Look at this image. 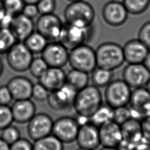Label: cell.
<instances>
[{"label": "cell", "mask_w": 150, "mask_h": 150, "mask_svg": "<svg viewBox=\"0 0 150 150\" xmlns=\"http://www.w3.org/2000/svg\"><path fill=\"white\" fill-rule=\"evenodd\" d=\"M69 1H70V2H74V1H81V0H67Z\"/></svg>", "instance_id": "cell-54"}, {"label": "cell", "mask_w": 150, "mask_h": 150, "mask_svg": "<svg viewBox=\"0 0 150 150\" xmlns=\"http://www.w3.org/2000/svg\"><path fill=\"white\" fill-rule=\"evenodd\" d=\"M49 94V91L39 82L33 84L31 98L39 102L44 101L47 100Z\"/></svg>", "instance_id": "cell-36"}, {"label": "cell", "mask_w": 150, "mask_h": 150, "mask_svg": "<svg viewBox=\"0 0 150 150\" xmlns=\"http://www.w3.org/2000/svg\"><path fill=\"white\" fill-rule=\"evenodd\" d=\"M39 13L40 15L53 13L56 8L55 0H40L37 4Z\"/></svg>", "instance_id": "cell-38"}, {"label": "cell", "mask_w": 150, "mask_h": 150, "mask_svg": "<svg viewBox=\"0 0 150 150\" xmlns=\"http://www.w3.org/2000/svg\"><path fill=\"white\" fill-rule=\"evenodd\" d=\"M23 42L34 54L41 53L48 43V40L40 33L35 30Z\"/></svg>", "instance_id": "cell-25"}, {"label": "cell", "mask_w": 150, "mask_h": 150, "mask_svg": "<svg viewBox=\"0 0 150 150\" xmlns=\"http://www.w3.org/2000/svg\"><path fill=\"white\" fill-rule=\"evenodd\" d=\"M68 63L72 69L90 74L97 67L95 50L87 43L75 47L69 52Z\"/></svg>", "instance_id": "cell-4"}, {"label": "cell", "mask_w": 150, "mask_h": 150, "mask_svg": "<svg viewBox=\"0 0 150 150\" xmlns=\"http://www.w3.org/2000/svg\"><path fill=\"white\" fill-rule=\"evenodd\" d=\"M125 62L127 63H143L150 50L140 40L133 39L122 46Z\"/></svg>", "instance_id": "cell-18"}, {"label": "cell", "mask_w": 150, "mask_h": 150, "mask_svg": "<svg viewBox=\"0 0 150 150\" xmlns=\"http://www.w3.org/2000/svg\"><path fill=\"white\" fill-rule=\"evenodd\" d=\"M123 4L128 13L138 15L147 10L150 5V0H124Z\"/></svg>", "instance_id": "cell-30"}, {"label": "cell", "mask_w": 150, "mask_h": 150, "mask_svg": "<svg viewBox=\"0 0 150 150\" xmlns=\"http://www.w3.org/2000/svg\"><path fill=\"white\" fill-rule=\"evenodd\" d=\"M13 122L11 108L9 105L0 104V131L12 125Z\"/></svg>", "instance_id": "cell-35"}, {"label": "cell", "mask_w": 150, "mask_h": 150, "mask_svg": "<svg viewBox=\"0 0 150 150\" xmlns=\"http://www.w3.org/2000/svg\"><path fill=\"white\" fill-rule=\"evenodd\" d=\"M122 80L131 88L145 87L150 79V72L143 63H127L122 73Z\"/></svg>", "instance_id": "cell-12"}, {"label": "cell", "mask_w": 150, "mask_h": 150, "mask_svg": "<svg viewBox=\"0 0 150 150\" xmlns=\"http://www.w3.org/2000/svg\"><path fill=\"white\" fill-rule=\"evenodd\" d=\"M122 140L137 146L144 141L141 120L132 117L121 125Z\"/></svg>", "instance_id": "cell-23"}, {"label": "cell", "mask_w": 150, "mask_h": 150, "mask_svg": "<svg viewBox=\"0 0 150 150\" xmlns=\"http://www.w3.org/2000/svg\"><path fill=\"white\" fill-rule=\"evenodd\" d=\"M10 108L13 122L18 124L28 123L36 111V105L30 98L15 100Z\"/></svg>", "instance_id": "cell-20"}, {"label": "cell", "mask_w": 150, "mask_h": 150, "mask_svg": "<svg viewBox=\"0 0 150 150\" xmlns=\"http://www.w3.org/2000/svg\"><path fill=\"white\" fill-rule=\"evenodd\" d=\"M53 121L46 113H36L28 122L27 133L29 137L35 141L52 134Z\"/></svg>", "instance_id": "cell-11"}, {"label": "cell", "mask_w": 150, "mask_h": 150, "mask_svg": "<svg viewBox=\"0 0 150 150\" xmlns=\"http://www.w3.org/2000/svg\"><path fill=\"white\" fill-rule=\"evenodd\" d=\"M0 150H10V145L0 137Z\"/></svg>", "instance_id": "cell-45"}, {"label": "cell", "mask_w": 150, "mask_h": 150, "mask_svg": "<svg viewBox=\"0 0 150 150\" xmlns=\"http://www.w3.org/2000/svg\"><path fill=\"white\" fill-rule=\"evenodd\" d=\"M101 15L104 22L112 27L122 25L128 18V12L123 3L111 1L104 5Z\"/></svg>", "instance_id": "cell-15"}, {"label": "cell", "mask_w": 150, "mask_h": 150, "mask_svg": "<svg viewBox=\"0 0 150 150\" xmlns=\"http://www.w3.org/2000/svg\"><path fill=\"white\" fill-rule=\"evenodd\" d=\"M33 150H64L63 144L52 134L35 141Z\"/></svg>", "instance_id": "cell-27"}, {"label": "cell", "mask_w": 150, "mask_h": 150, "mask_svg": "<svg viewBox=\"0 0 150 150\" xmlns=\"http://www.w3.org/2000/svg\"><path fill=\"white\" fill-rule=\"evenodd\" d=\"M32 81L23 76H16L8 81L6 86L15 100L29 99L32 96Z\"/></svg>", "instance_id": "cell-19"}, {"label": "cell", "mask_w": 150, "mask_h": 150, "mask_svg": "<svg viewBox=\"0 0 150 150\" xmlns=\"http://www.w3.org/2000/svg\"><path fill=\"white\" fill-rule=\"evenodd\" d=\"M97 66L114 71L125 62L122 46L113 42L100 44L95 50Z\"/></svg>", "instance_id": "cell-3"}, {"label": "cell", "mask_w": 150, "mask_h": 150, "mask_svg": "<svg viewBox=\"0 0 150 150\" xmlns=\"http://www.w3.org/2000/svg\"><path fill=\"white\" fill-rule=\"evenodd\" d=\"M92 84L98 88L105 87L113 79V71L99 67L96 68L90 73Z\"/></svg>", "instance_id": "cell-26"}, {"label": "cell", "mask_w": 150, "mask_h": 150, "mask_svg": "<svg viewBox=\"0 0 150 150\" xmlns=\"http://www.w3.org/2000/svg\"><path fill=\"white\" fill-rule=\"evenodd\" d=\"M9 28L18 41L23 42L35 31V25L33 19L21 13L13 17Z\"/></svg>", "instance_id": "cell-21"}, {"label": "cell", "mask_w": 150, "mask_h": 150, "mask_svg": "<svg viewBox=\"0 0 150 150\" xmlns=\"http://www.w3.org/2000/svg\"><path fill=\"white\" fill-rule=\"evenodd\" d=\"M143 64L145 65V66L146 67V69L150 72V50L149 51L147 56H146V57L143 62Z\"/></svg>", "instance_id": "cell-46"}, {"label": "cell", "mask_w": 150, "mask_h": 150, "mask_svg": "<svg viewBox=\"0 0 150 150\" xmlns=\"http://www.w3.org/2000/svg\"><path fill=\"white\" fill-rule=\"evenodd\" d=\"M98 150H118L117 147H108V146H102Z\"/></svg>", "instance_id": "cell-48"}, {"label": "cell", "mask_w": 150, "mask_h": 150, "mask_svg": "<svg viewBox=\"0 0 150 150\" xmlns=\"http://www.w3.org/2000/svg\"><path fill=\"white\" fill-rule=\"evenodd\" d=\"M72 86L65 83L60 88L49 92L46 100L48 105L55 111H63L73 107L77 94Z\"/></svg>", "instance_id": "cell-10"}, {"label": "cell", "mask_w": 150, "mask_h": 150, "mask_svg": "<svg viewBox=\"0 0 150 150\" xmlns=\"http://www.w3.org/2000/svg\"><path fill=\"white\" fill-rule=\"evenodd\" d=\"M134 150H150V143L144 141L138 144Z\"/></svg>", "instance_id": "cell-44"}, {"label": "cell", "mask_w": 150, "mask_h": 150, "mask_svg": "<svg viewBox=\"0 0 150 150\" xmlns=\"http://www.w3.org/2000/svg\"><path fill=\"white\" fill-rule=\"evenodd\" d=\"M5 10L3 7V4H2V0H0V18L2 15L3 13L4 12Z\"/></svg>", "instance_id": "cell-49"}, {"label": "cell", "mask_w": 150, "mask_h": 150, "mask_svg": "<svg viewBox=\"0 0 150 150\" xmlns=\"http://www.w3.org/2000/svg\"><path fill=\"white\" fill-rule=\"evenodd\" d=\"M1 131V137L9 145H11L21 138L19 129L12 125L7 127Z\"/></svg>", "instance_id": "cell-34"}, {"label": "cell", "mask_w": 150, "mask_h": 150, "mask_svg": "<svg viewBox=\"0 0 150 150\" xmlns=\"http://www.w3.org/2000/svg\"><path fill=\"white\" fill-rule=\"evenodd\" d=\"M145 87L146 88V89L148 90V91L149 92V93H150V79H149L148 82L147 83V84H146Z\"/></svg>", "instance_id": "cell-51"}, {"label": "cell", "mask_w": 150, "mask_h": 150, "mask_svg": "<svg viewBox=\"0 0 150 150\" xmlns=\"http://www.w3.org/2000/svg\"><path fill=\"white\" fill-rule=\"evenodd\" d=\"M77 150H91V149H86V148H79Z\"/></svg>", "instance_id": "cell-53"}, {"label": "cell", "mask_w": 150, "mask_h": 150, "mask_svg": "<svg viewBox=\"0 0 150 150\" xmlns=\"http://www.w3.org/2000/svg\"><path fill=\"white\" fill-rule=\"evenodd\" d=\"M17 41L9 28H0V54L6 53Z\"/></svg>", "instance_id": "cell-29"}, {"label": "cell", "mask_w": 150, "mask_h": 150, "mask_svg": "<svg viewBox=\"0 0 150 150\" xmlns=\"http://www.w3.org/2000/svg\"><path fill=\"white\" fill-rule=\"evenodd\" d=\"M111 1L116 2H120V3H123L124 0H110Z\"/></svg>", "instance_id": "cell-52"}, {"label": "cell", "mask_w": 150, "mask_h": 150, "mask_svg": "<svg viewBox=\"0 0 150 150\" xmlns=\"http://www.w3.org/2000/svg\"><path fill=\"white\" fill-rule=\"evenodd\" d=\"M128 105L134 118L141 120L150 114V93L145 87L132 90Z\"/></svg>", "instance_id": "cell-13"}, {"label": "cell", "mask_w": 150, "mask_h": 150, "mask_svg": "<svg viewBox=\"0 0 150 150\" xmlns=\"http://www.w3.org/2000/svg\"><path fill=\"white\" fill-rule=\"evenodd\" d=\"M89 74L83 71L72 69L66 74V83L79 91L88 85Z\"/></svg>", "instance_id": "cell-24"}, {"label": "cell", "mask_w": 150, "mask_h": 150, "mask_svg": "<svg viewBox=\"0 0 150 150\" xmlns=\"http://www.w3.org/2000/svg\"><path fill=\"white\" fill-rule=\"evenodd\" d=\"M93 25L81 27L64 23L58 42L63 45L69 50L83 44H86L93 36Z\"/></svg>", "instance_id": "cell-5"}, {"label": "cell", "mask_w": 150, "mask_h": 150, "mask_svg": "<svg viewBox=\"0 0 150 150\" xmlns=\"http://www.w3.org/2000/svg\"><path fill=\"white\" fill-rule=\"evenodd\" d=\"M33 54L23 42L17 41L6 53V59L9 67L16 72L29 70Z\"/></svg>", "instance_id": "cell-7"}, {"label": "cell", "mask_w": 150, "mask_h": 150, "mask_svg": "<svg viewBox=\"0 0 150 150\" xmlns=\"http://www.w3.org/2000/svg\"><path fill=\"white\" fill-rule=\"evenodd\" d=\"M141 125L144 141L150 143V114L141 120Z\"/></svg>", "instance_id": "cell-41"}, {"label": "cell", "mask_w": 150, "mask_h": 150, "mask_svg": "<svg viewBox=\"0 0 150 150\" xmlns=\"http://www.w3.org/2000/svg\"><path fill=\"white\" fill-rule=\"evenodd\" d=\"M38 80L50 92L60 88L66 83V73L62 68L49 67Z\"/></svg>", "instance_id": "cell-22"}, {"label": "cell", "mask_w": 150, "mask_h": 150, "mask_svg": "<svg viewBox=\"0 0 150 150\" xmlns=\"http://www.w3.org/2000/svg\"><path fill=\"white\" fill-rule=\"evenodd\" d=\"M49 67L46 62L40 56L33 57L29 67V70L32 76L38 79Z\"/></svg>", "instance_id": "cell-31"}, {"label": "cell", "mask_w": 150, "mask_h": 150, "mask_svg": "<svg viewBox=\"0 0 150 150\" xmlns=\"http://www.w3.org/2000/svg\"><path fill=\"white\" fill-rule=\"evenodd\" d=\"M22 13L31 19H33L36 17L39 14L36 4H25L23 8Z\"/></svg>", "instance_id": "cell-42"}, {"label": "cell", "mask_w": 150, "mask_h": 150, "mask_svg": "<svg viewBox=\"0 0 150 150\" xmlns=\"http://www.w3.org/2000/svg\"><path fill=\"white\" fill-rule=\"evenodd\" d=\"M40 0H23L25 4H37Z\"/></svg>", "instance_id": "cell-47"}, {"label": "cell", "mask_w": 150, "mask_h": 150, "mask_svg": "<svg viewBox=\"0 0 150 150\" xmlns=\"http://www.w3.org/2000/svg\"><path fill=\"white\" fill-rule=\"evenodd\" d=\"M132 117V112L127 105L113 109L112 120L120 125H121Z\"/></svg>", "instance_id": "cell-32"}, {"label": "cell", "mask_w": 150, "mask_h": 150, "mask_svg": "<svg viewBox=\"0 0 150 150\" xmlns=\"http://www.w3.org/2000/svg\"><path fill=\"white\" fill-rule=\"evenodd\" d=\"M113 108L107 104H103L90 117L89 121L99 127L112 120Z\"/></svg>", "instance_id": "cell-28"}, {"label": "cell", "mask_w": 150, "mask_h": 150, "mask_svg": "<svg viewBox=\"0 0 150 150\" xmlns=\"http://www.w3.org/2000/svg\"><path fill=\"white\" fill-rule=\"evenodd\" d=\"M135 145L127 142L124 140H121L120 143L117 146L118 150H134Z\"/></svg>", "instance_id": "cell-43"}, {"label": "cell", "mask_w": 150, "mask_h": 150, "mask_svg": "<svg viewBox=\"0 0 150 150\" xmlns=\"http://www.w3.org/2000/svg\"><path fill=\"white\" fill-rule=\"evenodd\" d=\"M63 24L54 13L40 15L35 23L36 30L50 42L59 41Z\"/></svg>", "instance_id": "cell-8"}, {"label": "cell", "mask_w": 150, "mask_h": 150, "mask_svg": "<svg viewBox=\"0 0 150 150\" xmlns=\"http://www.w3.org/2000/svg\"><path fill=\"white\" fill-rule=\"evenodd\" d=\"M80 125L75 117L62 116L53 121L52 134L63 144L76 141Z\"/></svg>", "instance_id": "cell-9"}, {"label": "cell", "mask_w": 150, "mask_h": 150, "mask_svg": "<svg viewBox=\"0 0 150 150\" xmlns=\"http://www.w3.org/2000/svg\"><path fill=\"white\" fill-rule=\"evenodd\" d=\"M12 94L6 86H0V104L9 105L12 101Z\"/></svg>", "instance_id": "cell-40"}, {"label": "cell", "mask_w": 150, "mask_h": 150, "mask_svg": "<svg viewBox=\"0 0 150 150\" xmlns=\"http://www.w3.org/2000/svg\"><path fill=\"white\" fill-rule=\"evenodd\" d=\"M138 39L150 50V21L144 23L140 28Z\"/></svg>", "instance_id": "cell-37"}, {"label": "cell", "mask_w": 150, "mask_h": 150, "mask_svg": "<svg viewBox=\"0 0 150 150\" xmlns=\"http://www.w3.org/2000/svg\"><path fill=\"white\" fill-rule=\"evenodd\" d=\"M105 87L106 104L113 109L128 105L132 89L122 79L112 80Z\"/></svg>", "instance_id": "cell-6"}, {"label": "cell", "mask_w": 150, "mask_h": 150, "mask_svg": "<svg viewBox=\"0 0 150 150\" xmlns=\"http://www.w3.org/2000/svg\"><path fill=\"white\" fill-rule=\"evenodd\" d=\"M2 4L6 12L15 16L22 13L25 4L23 0H2Z\"/></svg>", "instance_id": "cell-33"}, {"label": "cell", "mask_w": 150, "mask_h": 150, "mask_svg": "<svg viewBox=\"0 0 150 150\" xmlns=\"http://www.w3.org/2000/svg\"><path fill=\"white\" fill-rule=\"evenodd\" d=\"M100 145L117 147L122 140L121 125L111 120L98 127Z\"/></svg>", "instance_id": "cell-17"}, {"label": "cell", "mask_w": 150, "mask_h": 150, "mask_svg": "<svg viewBox=\"0 0 150 150\" xmlns=\"http://www.w3.org/2000/svg\"><path fill=\"white\" fill-rule=\"evenodd\" d=\"M4 71V64L2 60L0 58V77L2 75Z\"/></svg>", "instance_id": "cell-50"}, {"label": "cell", "mask_w": 150, "mask_h": 150, "mask_svg": "<svg viewBox=\"0 0 150 150\" xmlns=\"http://www.w3.org/2000/svg\"><path fill=\"white\" fill-rule=\"evenodd\" d=\"M10 150H33V144L25 138H20L10 145Z\"/></svg>", "instance_id": "cell-39"}, {"label": "cell", "mask_w": 150, "mask_h": 150, "mask_svg": "<svg viewBox=\"0 0 150 150\" xmlns=\"http://www.w3.org/2000/svg\"><path fill=\"white\" fill-rule=\"evenodd\" d=\"M69 52L60 42H50L40 54L49 67L62 68L68 63Z\"/></svg>", "instance_id": "cell-14"}, {"label": "cell", "mask_w": 150, "mask_h": 150, "mask_svg": "<svg viewBox=\"0 0 150 150\" xmlns=\"http://www.w3.org/2000/svg\"><path fill=\"white\" fill-rule=\"evenodd\" d=\"M76 141L79 148L96 150L100 145L98 127L90 121L80 125Z\"/></svg>", "instance_id": "cell-16"}, {"label": "cell", "mask_w": 150, "mask_h": 150, "mask_svg": "<svg viewBox=\"0 0 150 150\" xmlns=\"http://www.w3.org/2000/svg\"><path fill=\"white\" fill-rule=\"evenodd\" d=\"M65 22L72 25L87 27L93 25L96 16L93 6L88 2L81 0L71 2L63 13Z\"/></svg>", "instance_id": "cell-2"}, {"label": "cell", "mask_w": 150, "mask_h": 150, "mask_svg": "<svg viewBox=\"0 0 150 150\" xmlns=\"http://www.w3.org/2000/svg\"><path fill=\"white\" fill-rule=\"evenodd\" d=\"M103 104V96L99 88L88 84L77 91L73 104L77 115L90 117Z\"/></svg>", "instance_id": "cell-1"}]
</instances>
